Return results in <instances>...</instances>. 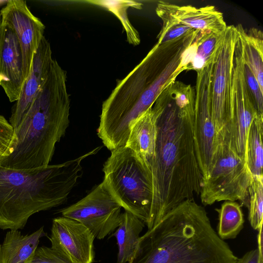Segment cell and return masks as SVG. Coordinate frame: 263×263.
Here are the masks:
<instances>
[{"mask_svg":"<svg viewBox=\"0 0 263 263\" xmlns=\"http://www.w3.org/2000/svg\"><path fill=\"white\" fill-rule=\"evenodd\" d=\"M157 135L156 115L148 108L134 123L125 146L132 150L151 172Z\"/></svg>","mask_w":263,"mask_h":263,"instance_id":"e0dca14e","label":"cell"},{"mask_svg":"<svg viewBox=\"0 0 263 263\" xmlns=\"http://www.w3.org/2000/svg\"><path fill=\"white\" fill-rule=\"evenodd\" d=\"M53 59L50 43L44 36L34 54L30 71L24 81L19 98L12 109L9 122L14 129L21 123L47 80Z\"/></svg>","mask_w":263,"mask_h":263,"instance_id":"5bb4252c","label":"cell"},{"mask_svg":"<svg viewBox=\"0 0 263 263\" xmlns=\"http://www.w3.org/2000/svg\"><path fill=\"white\" fill-rule=\"evenodd\" d=\"M103 171V182L111 195L125 211L146 224L153 200L151 171L125 146L111 151Z\"/></svg>","mask_w":263,"mask_h":263,"instance_id":"8992f818","label":"cell"},{"mask_svg":"<svg viewBox=\"0 0 263 263\" xmlns=\"http://www.w3.org/2000/svg\"><path fill=\"white\" fill-rule=\"evenodd\" d=\"M95 236L80 222L64 216L52 220L51 248L70 263H92Z\"/></svg>","mask_w":263,"mask_h":263,"instance_id":"4fadbf2b","label":"cell"},{"mask_svg":"<svg viewBox=\"0 0 263 263\" xmlns=\"http://www.w3.org/2000/svg\"><path fill=\"white\" fill-rule=\"evenodd\" d=\"M0 11L2 25L13 32L20 43L26 79L30 71L34 54L44 36L45 26L31 12L25 1H9Z\"/></svg>","mask_w":263,"mask_h":263,"instance_id":"7c38bea8","label":"cell"},{"mask_svg":"<svg viewBox=\"0 0 263 263\" xmlns=\"http://www.w3.org/2000/svg\"><path fill=\"white\" fill-rule=\"evenodd\" d=\"M247 208L251 227L258 230L263 223V176L252 175L248 188Z\"/></svg>","mask_w":263,"mask_h":263,"instance_id":"cb8c5ba5","label":"cell"},{"mask_svg":"<svg viewBox=\"0 0 263 263\" xmlns=\"http://www.w3.org/2000/svg\"><path fill=\"white\" fill-rule=\"evenodd\" d=\"M236 263H263L257 249L247 252L242 257L238 258Z\"/></svg>","mask_w":263,"mask_h":263,"instance_id":"f546056e","label":"cell"},{"mask_svg":"<svg viewBox=\"0 0 263 263\" xmlns=\"http://www.w3.org/2000/svg\"><path fill=\"white\" fill-rule=\"evenodd\" d=\"M14 134V128L4 116L0 115V157L9 148Z\"/></svg>","mask_w":263,"mask_h":263,"instance_id":"f1b7e54d","label":"cell"},{"mask_svg":"<svg viewBox=\"0 0 263 263\" xmlns=\"http://www.w3.org/2000/svg\"><path fill=\"white\" fill-rule=\"evenodd\" d=\"M237 37L235 26H227L214 51L211 93L216 143L221 139L231 121L233 61Z\"/></svg>","mask_w":263,"mask_h":263,"instance_id":"ba28073f","label":"cell"},{"mask_svg":"<svg viewBox=\"0 0 263 263\" xmlns=\"http://www.w3.org/2000/svg\"><path fill=\"white\" fill-rule=\"evenodd\" d=\"M91 4L104 8L113 13L123 25L129 43L138 45L140 42V35L132 26L127 16V11L129 7L141 9L143 4L141 3L126 0L88 1Z\"/></svg>","mask_w":263,"mask_h":263,"instance_id":"603a6c76","label":"cell"},{"mask_svg":"<svg viewBox=\"0 0 263 263\" xmlns=\"http://www.w3.org/2000/svg\"><path fill=\"white\" fill-rule=\"evenodd\" d=\"M263 115H257L249 128L246 144L247 165L253 175L263 176Z\"/></svg>","mask_w":263,"mask_h":263,"instance_id":"44dd1931","label":"cell"},{"mask_svg":"<svg viewBox=\"0 0 263 263\" xmlns=\"http://www.w3.org/2000/svg\"><path fill=\"white\" fill-rule=\"evenodd\" d=\"M235 27L243 63L251 70L263 91L262 32L254 28L247 30L240 24Z\"/></svg>","mask_w":263,"mask_h":263,"instance_id":"d6986e66","label":"cell"},{"mask_svg":"<svg viewBox=\"0 0 263 263\" xmlns=\"http://www.w3.org/2000/svg\"><path fill=\"white\" fill-rule=\"evenodd\" d=\"M216 210L219 215L218 236L223 240L235 238L244 223L240 205L235 201H227Z\"/></svg>","mask_w":263,"mask_h":263,"instance_id":"7402d4cb","label":"cell"},{"mask_svg":"<svg viewBox=\"0 0 263 263\" xmlns=\"http://www.w3.org/2000/svg\"><path fill=\"white\" fill-rule=\"evenodd\" d=\"M144 227V222L133 214L126 211L121 213L118 227L112 235L118 247L116 263H128L132 260Z\"/></svg>","mask_w":263,"mask_h":263,"instance_id":"ffe728a7","label":"cell"},{"mask_svg":"<svg viewBox=\"0 0 263 263\" xmlns=\"http://www.w3.org/2000/svg\"><path fill=\"white\" fill-rule=\"evenodd\" d=\"M243 73L248 87L252 96L259 115H263V91L250 68L243 63Z\"/></svg>","mask_w":263,"mask_h":263,"instance_id":"4316f807","label":"cell"},{"mask_svg":"<svg viewBox=\"0 0 263 263\" xmlns=\"http://www.w3.org/2000/svg\"><path fill=\"white\" fill-rule=\"evenodd\" d=\"M21 48L9 28L0 27V85L10 102L17 101L25 81Z\"/></svg>","mask_w":263,"mask_h":263,"instance_id":"9a60e30c","label":"cell"},{"mask_svg":"<svg viewBox=\"0 0 263 263\" xmlns=\"http://www.w3.org/2000/svg\"><path fill=\"white\" fill-rule=\"evenodd\" d=\"M47 235L44 227L30 234L9 230L0 244V263H30L40 239Z\"/></svg>","mask_w":263,"mask_h":263,"instance_id":"ac0fdd59","label":"cell"},{"mask_svg":"<svg viewBox=\"0 0 263 263\" xmlns=\"http://www.w3.org/2000/svg\"><path fill=\"white\" fill-rule=\"evenodd\" d=\"M214 57V53L207 65L196 71L194 135L202 180L210 173L215 149L216 133L213 121L211 93Z\"/></svg>","mask_w":263,"mask_h":263,"instance_id":"30bf717a","label":"cell"},{"mask_svg":"<svg viewBox=\"0 0 263 263\" xmlns=\"http://www.w3.org/2000/svg\"><path fill=\"white\" fill-rule=\"evenodd\" d=\"M258 233L257 235V244L258 248H257L260 257L263 259V232L262 226H261L258 230Z\"/></svg>","mask_w":263,"mask_h":263,"instance_id":"4dcf8cb0","label":"cell"},{"mask_svg":"<svg viewBox=\"0 0 263 263\" xmlns=\"http://www.w3.org/2000/svg\"><path fill=\"white\" fill-rule=\"evenodd\" d=\"M156 12L158 16H165L200 31L221 34L227 26L222 13L213 6L196 8L191 5L178 6L160 1Z\"/></svg>","mask_w":263,"mask_h":263,"instance_id":"2e32d148","label":"cell"},{"mask_svg":"<svg viewBox=\"0 0 263 263\" xmlns=\"http://www.w3.org/2000/svg\"><path fill=\"white\" fill-rule=\"evenodd\" d=\"M30 263H70L51 247L42 246L36 249Z\"/></svg>","mask_w":263,"mask_h":263,"instance_id":"83f0119b","label":"cell"},{"mask_svg":"<svg viewBox=\"0 0 263 263\" xmlns=\"http://www.w3.org/2000/svg\"><path fill=\"white\" fill-rule=\"evenodd\" d=\"M100 147L63 163L39 168L0 166V229H23L32 215L65 202L81 177L82 162Z\"/></svg>","mask_w":263,"mask_h":263,"instance_id":"5b68a950","label":"cell"},{"mask_svg":"<svg viewBox=\"0 0 263 263\" xmlns=\"http://www.w3.org/2000/svg\"><path fill=\"white\" fill-rule=\"evenodd\" d=\"M2 25V16L0 11V27Z\"/></svg>","mask_w":263,"mask_h":263,"instance_id":"1f68e13d","label":"cell"},{"mask_svg":"<svg viewBox=\"0 0 263 263\" xmlns=\"http://www.w3.org/2000/svg\"><path fill=\"white\" fill-rule=\"evenodd\" d=\"M237 259L193 199L178 204L140 236L128 263H236Z\"/></svg>","mask_w":263,"mask_h":263,"instance_id":"3957f363","label":"cell"},{"mask_svg":"<svg viewBox=\"0 0 263 263\" xmlns=\"http://www.w3.org/2000/svg\"><path fill=\"white\" fill-rule=\"evenodd\" d=\"M187 37L157 43L143 60L119 80L103 102L97 134L112 151L125 146L131 126L151 107L162 91L183 71H176Z\"/></svg>","mask_w":263,"mask_h":263,"instance_id":"7a4b0ae2","label":"cell"},{"mask_svg":"<svg viewBox=\"0 0 263 263\" xmlns=\"http://www.w3.org/2000/svg\"><path fill=\"white\" fill-rule=\"evenodd\" d=\"M195 101V88L175 81L152 106L157 135L151 168L153 200L148 230L178 204L200 194L202 175L194 141Z\"/></svg>","mask_w":263,"mask_h":263,"instance_id":"6da1fadb","label":"cell"},{"mask_svg":"<svg viewBox=\"0 0 263 263\" xmlns=\"http://www.w3.org/2000/svg\"><path fill=\"white\" fill-rule=\"evenodd\" d=\"M121 208L102 182L85 197L60 212L62 216L84 225L95 238L102 239L118 227Z\"/></svg>","mask_w":263,"mask_h":263,"instance_id":"8fae6325","label":"cell"},{"mask_svg":"<svg viewBox=\"0 0 263 263\" xmlns=\"http://www.w3.org/2000/svg\"><path fill=\"white\" fill-rule=\"evenodd\" d=\"M258 114L245 78L240 46L237 43L233 61L231 121L217 143L228 144L246 162L247 134L251 123Z\"/></svg>","mask_w":263,"mask_h":263,"instance_id":"9c48e42d","label":"cell"},{"mask_svg":"<svg viewBox=\"0 0 263 263\" xmlns=\"http://www.w3.org/2000/svg\"><path fill=\"white\" fill-rule=\"evenodd\" d=\"M222 33L216 34L208 31L199 32L196 38V54L186 70H194L196 71L202 69L207 65L213 56L217 43Z\"/></svg>","mask_w":263,"mask_h":263,"instance_id":"d4e9b609","label":"cell"},{"mask_svg":"<svg viewBox=\"0 0 263 263\" xmlns=\"http://www.w3.org/2000/svg\"><path fill=\"white\" fill-rule=\"evenodd\" d=\"M162 21V27L157 36L158 44L171 42L193 33L196 30L165 16H158Z\"/></svg>","mask_w":263,"mask_h":263,"instance_id":"484cf974","label":"cell"},{"mask_svg":"<svg viewBox=\"0 0 263 263\" xmlns=\"http://www.w3.org/2000/svg\"><path fill=\"white\" fill-rule=\"evenodd\" d=\"M252 178L246 161L224 142L216 145L212 167L202 180L200 192L204 205L223 200H240L247 206Z\"/></svg>","mask_w":263,"mask_h":263,"instance_id":"52a82bcc","label":"cell"},{"mask_svg":"<svg viewBox=\"0 0 263 263\" xmlns=\"http://www.w3.org/2000/svg\"><path fill=\"white\" fill-rule=\"evenodd\" d=\"M70 103L66 71L53 59L47 80L0 157V166L31 170L48 165L68 127Z\"/></svg>","mask_w":263,"mask_h":263,"instance_id":"277c9868","label":"cell"}]
</instances>
